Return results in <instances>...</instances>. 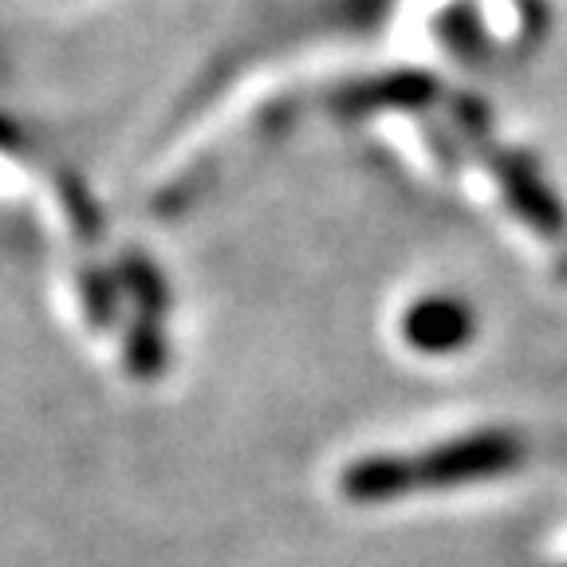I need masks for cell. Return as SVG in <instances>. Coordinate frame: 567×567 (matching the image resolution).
Masks as SVG:
<instances>
[{"label": "cell", "mask_w": 567, "mask_h": 567, "mask_svg": "<svg viewBox=\"0 0 567 567\" xmlns=\"http://www.w3.org/2000/svg\"><path fill=\"white\" fill-rule=\"evenodd\" d=\"M524 457L520 437L513 434H477L461 437L442 450H430L422 457H374L354 465L347 473L343 488L359 501H374V496H399L406 488H450V485H470V481L501 477Z\"/></svg>", "instance_id": "obj_1"}, {"label": "cell", "mask_w": 567, "mask_h": 567, "mask_svg": "<svg viewBox=\"0 0 567 567\" xmlns=\"http://www.w3.org/2000/svg\"><path fill=\"white\" fill-rule=\"evenodd\" d=\"M402 331H406V339L417 351H430V354L457 351L461 343H470L473 316L465 303L450 300V296H434V300H422L406 311Z\"/></svg>", "instance_id": "obj_2"}, {"label": "cell", "mask_w": 567, "mask_h": 567, "mask_svg": "<svg viewBox=\"0 0 567 567\" xmlns=\"http://www.w3.org/2000/svg\"><path fill=\"white\" fill-rule=\"evenodd\" d=\"M501 182H505L516 213H520L532 229L548 233V237H556V233L564 229V213H559L556 197L548 194V186L536 177V169H528L524 162H505V166H501Z\"/></svg>", "instance_id": "obj_3"}, {"label": "cell", "mask_w": 567, "mask_h": 567, "mask_svg": "<svg viewBox=\"0 0 567 567\" xmlns=\"http://www.w3.org/2000/svg\"><path fill=\"white\" fill-rule=\"evenodd\" d=\"M564 276H567V265H564Z\"/></svg>", "instance_id": "obj_4"}]
</instances>
